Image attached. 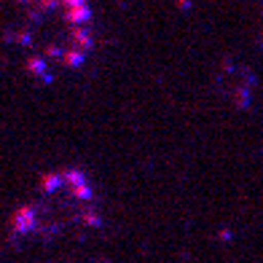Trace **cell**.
<instances>
[{"instance_id":"1","label":"cell","mask_w":263,"mask_h":263,"mask_svg":"<svg viewBox=\"0 0 263 263\" xmlns=\"http://www.w3.org/2000/svg\"><path fill=\"white\" fill-rule=\"evenodd\" d=\"M19 46L30 73L51 81L78 70L94 49V19L86 0H25Z\"/></svg>"},{"instance_id":"2","label":"cell","mask_w":263,"mask_h":263,"mask_svg":"<svg viewBox=\"0 0 263 263\" xmlns=\"http://www.w3.org/2000/svg\"><path fill=\"white\" fill-rule=\"evenodd\" d=\"M100 223V201L81 170H54L38 183V194L14 215V236L35 242H57L67 234L94 229Z\"/></svg>"},{"instance_id":"3","label":"cell","mask_w":263,"mask_h":263,"mask_svg":"<svg viewBox=\"0 0 263 263\" xmlns=\"http://www.w3.org/2000/svg\"><path fill=\"white\" fill-rule=\"evenodd\" d=\"M218 89H220L234 105H247L250 91H253V78H250V73H247L245 67L226 65V67L220 70Z\"/></svg>"},{"instance_id":"4","label":"cell","mask_w":263,"mask_h":263,"mask_svg":"<svg viewBox=\"0 0 263 263\" xmlns=\"http://www.w3.org/2000/svg\"><path fill=\"white\" fill-rule=\"evenodd\" d=\"M260 32H263V0H260Z\"/></svg>"}]
</instances>
